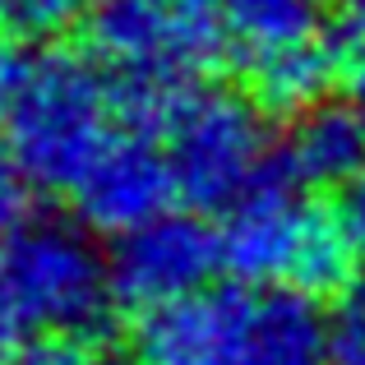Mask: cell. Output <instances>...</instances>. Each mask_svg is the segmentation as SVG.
Here are the masks:
<instances>
[{"instance_id":"cell-1","label":"cell","mask_w":365,"mask_h":365,"mask_svg":"<svg viewBox=\"0 0 365 365\" xmlns=\"http://www.w3.org/2000/svg\"><path fill=\"white\" fill-rule=\"evenodd\" d=\"M143 365H329L333 324L314 296L282 287H204L167 310L139 314Z\"/></svg>"},{"instance_id":"cell-2","label":"cell","mask_w":365,"mask_h":365,"mask_svg":"<svg viewBox=\"0 0 365 365\" xmlns=\"http://www.w3.org/2000/svg\"><path fill=\"white\" fill-rule=\"evenodd\" d=\"M130 120V93L93 56L33 46L0 139L37 190L70 195Z\"/></svg>"},{"instance_id":"cell-3","label":"cell","mask_w":365,"mask_h":365,"mask_svg":"<svg viewBox=\"0 0 365 365\" xmlns=\"http://www.w3.org/2000/svg\"><path fill=\"white\" fill-rule=\"evenodd\" d=\"M222 268L255 287L301 296H338L361 264L338 208H324L310 185L282 167L222 213Z\"/></svg>"},{"instance_id":"cell-4","label":"cell","mask_w":365,"mask_h":365,"mask_svg":"<svg viewBox=\"0 0 365 365\" xmlns=\"http://www.w3.org/2000/svg\"><path fill=\"white\" fill-rule=\"evenodd\" d=\"M153 125L176 176V199L185 208L227 213L277 171L264 107L245 93L190 83L162 98Z\"/></svg>"},{"instance_id":"cell-5","label":"cell","mask_w":365,"mask_h":365,"mask_svg":"<svg viewBox=\"0 0 365 365\" xmlns=\"http://www.w3.org/2000/svg\"><path fill=\"white\" fill-rule=\"evenodd\" d=\"M83 46L130 93H176L227 61L222 0H88Z\"/></svg>"},{"instance_id":"cell-6","label":"cell","mask_w":365,"mask_h":365,"mask_svg":"<svg viewBox=\"0 0 365 365\" xmlns=\"http://www.w3.org/2000/svg\"><path fill=\"white\" fill-rule=\"evenodd\" d=\"M222 14L227 56L250 98L273 116H301L347 79L333 0H222Z\"/></svg>"},{"instance_id":"cell-7","label":"cell","mask_w":365,"mask_h":365,"mask_svg":"<svg viewBox=\"0 0 365 365\" xmlns=\"http://www.w3.org/2000/svg\"><path fill=\"white\" fill-rule=\"evenodd\" d=\"M0 273L19 319L37 333L93 338L116 310L111 255L98 250L83 217H24L0 245Z\"/></svg>"},{"instance_id":"cell-8","label":"cell","mask_w":365,"mask_h":365,"mask_svg":"<svg viewBox=\"0 0 365 365\" xmlns=\"http://www.w3.org/2000/svg\"><path fill=\"white\" fill-rule=\"evenodd\" d=\"M107 255L116 305L134 314H153L213 287L217 268H222V236L199 217V208H190V213L167 208V213L120 232Z\"/></svg>"},{"instance_id":"cell-9","label":"cell","mask_w":365,"mask_h":365,"mask_svg":"<svg viewBox=\"0 0 365 365\" xmlns=\"http://www.w3.org/2000/svg\"><path fill=\"white\" fill-rule=\"evenodd\" d=\"M74 213L93 232L120 236L148 217L167 213L176 204V176H171L167 148L158 139V125L139 116L130 102V120L116 139L102 148V158L83 171V180L70 190Z\"/></svg>"},{"instance_id":"cell-10","label":"cell","mask_w":365,"mask_h":365,"mask_svg":"<svg viewBox=\"0 0 365 365\" xmlns=\"http://www.w3.org/2000/svg\"><path fill=\"white\" fill-rule=\"evenodd\" d=\"M277 167L310 190H342L365 167V116L351 102H319L292 116Z\"/></svg>"},{"instance_id":"cell-11","label":"cell","mask_w":365,"mask_h":365,"mask_svg":"<svg viewBox=\"0 0 365 365\" xmlns=\"http://www.w3.org/2000/svg\"><path fill=\"white\" fill-rule=\"evenodd\" d=\"M93 361H98L93 338H79V333H37L14 356V365H93Z\"/></svg>"},{"instance_id":"cell-12","label":"cell","mask_w":365,"mask_h":365,"mask_svg":"<svg viewBox=\"0 0 365 365\" xmlns=\"http://www.w3.org/2000/svg\"><path fill=\"white\" fill-rule=\"evenodd\" d=\"M28 190H37L28 180V171L19 167V158L0 139V236H9L28 217Z\"/></svg>"},{"instance_id":"cell-13","label":"cell","mask_w":365,"mask_h":365,"mask_svg":"<svg viewBox=\"0 0 365 365\" xmlns=\"http://www.w3.org/2000/svg\"><path fill=\"white\" fill-rule=\"evenodd\" d=\"M338 213H342V227L351 236V250H356V259L365 264V167L338 190Z\"/></svg>"},{"instance_id":"cell-14","label":"cell","mask_w":365,"mask_h":365,"mask_svg":"<svg viewBox=\"0 0 365 365\" xmlns=\"http://www.w3.org/2000/svg\"><path fill=\"white\" fill-rule=\"evenodd\" d=\"M28 56H33L28 42H0V120H5L9 98H14L19 79H24V70H28Z\"/></svg>"},{"instance_id":"cell-15","label":"cell","mask_w":365,"mask_h":365,"mask_svg":"<svg viewBox=\"0 0 365 365\" xmlns=\"http://www.w3.org/2000/svg\"><path fill=\"white\" fill-rule=\"evenodd\" d=\"M329 365H365V333H338L333 329V361Z\"/></svg>"},{"instance_id":"cell-16","label":"cell","mask_w":365,"mask_h":365,"mask_svg":"<svg viewBox=\"0 0 365 365\" xmlns=\"http://www.w3.org/2000/svg\"><path fill=\"white\" fill-rule=\"evenodd\" d=\"M19 310L14 301H9V287H5V273H0V356H5L9 347H14V333H19Z\"/></svg>"},{"instance_id":"cell-17","label":"cell","mask_w":365,"mask_h":365,"mask_svg":"<svg viewBox=\"0 0 365 365\" xmlns=\"http://www.w3.org/2000/svg\"><path fill=\"white\" fill-rule=\"evenodd\" d=\"M333 14H338V24L347 28L351 37L365 42V0H333Z\"/></svg>"},{"instance_id":"cell-18","label":"cell","mask_w":365,"mask_h":365,"mask_svg":"<svg viewBox=\"0 0 365 365\" xmlns=\"http://www.w3.org/2000/svg\"><path fill=\"white\" fill-rule=\"evenodd\" d=\"M342 83H347V102L365 116V51L347 65V79H342Z\"/></svg>"},{"instance_id":"cell-19","label":"cell","mask_w":365,"mask_h":365,"mask_svg":"<svg viewBox=\"0 0 365 365\" xmlns=\"http://www.w3.org/2000/svg\"><path fill=\"white\" fill-rule=\"evenodd\" d=\"M93 365H143V361H120V356H98Z\"/></svg>"},{"instance_id":"cell-20","label":"cell","mask_w":365,"mask_h":365,"mask_svg":"<svg viewBox=\"0 0 365 365\" xmlns=\"http://www.w3.org/2000/svg\"><path fill=\"white\" fill-rule=\"evenodd\" d=\"M9 5H14V0H0V19H5V14H9Z\"/></svg>"}]
</instances>
